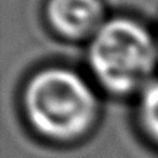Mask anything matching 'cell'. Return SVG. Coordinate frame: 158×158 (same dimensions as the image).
I'll return each mask as SVG.
<instances>
[{
	"mask_svg": "<svg viewBox=\"0 0 158 158\" xmlns=\"http://www.w3.org/2000/svg\"><path fill=\"white\" fill-rule=\"evenodd\" d=\"M19 107L31 132L54 145L84 141L101 116L95 84L66 64H47L29 73L19 92Z\"/></svg>",
	"mask_w": 158,
	"mask_h": 158,
	"instance_id": "cell-1",
	"label": "cell"
},
{
	"mask_svg": "<svg viewBox=\"0 0 158 158\" xmlns=\"http://www.w3.org/2000/svg\"><path fill=\"white\" fill-rule=\"evenodd\" d=\"M85 60L98 91L116 98L138 97L157 78V32L133 16H108L86 43Z\"/></svg>",
	"mask_w": 158,
	"mask_h": 158,
	"instance_id": "cell-2",
	"label": "cell"
},
{
	"mask_svg": "<svg viewBox=\"0 0 158 158\" xmlns=\"http://www.w3.org/2000/svg\"><path fill=\"white\" fill-rule=\"evenodd\" d=\"M47 28L68 43H88L108 19L104 0H45Z\"/></svg>",
	"mask_w": 158,
	"mask_h": 158,
	"instance_id": "cell-3",
	"label": "cell"
},
{
	"mask_svg": "<svg viewBox=\"0 0 158 158\" xmlns=\"http://www.w3.org/2000/svg\"><path fill=\"white\" fill-rule=\"evenodd\" d=\"M135 122L141 135L158 148V76L136 97Z\"/></svg>",
	"mask_w": 158,
	"mask_h": 158,
	"instance_id": "cell-4",
	"label": "cell"
},
{
	"mask_svg": "<svg viewBox=\"0 0 158 158\" xmlns=\"http://www.w3.org/2000/svg\"><path fill=\"white\" fill-rule=\"evenodd\" d=\"M157 38H158V31H157Z\"/></svg>",
	"mask_w": 158,
	"mask_h": 158,
	"instance_id": "cell-5",
	"label": "cell"
}]
</instances>
